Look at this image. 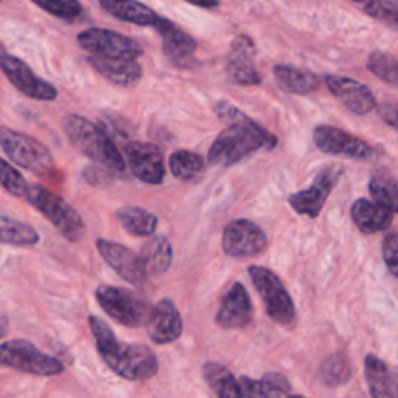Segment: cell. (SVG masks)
I'll return each mask as SVG.
<instances>
[{"label": "cell", "mask_w": 398, "mask_h": 398, "mask_svg": "<svg viewBox=\"0 0 398 398\" xmlns=\"http://www.w3.org/2000/svg\"><path fill=\"white\" fill-rule=\"evenodd\" d=\"M319 376H321L325 386L329 388L344 386L351 378L350 358L344 351H335V354L329 355L321 363Z\"/></svg>", "instance_id": "4dcf8cb0"}, {"label": "cell", "mask_w": 398, "mask_h": 398, "mask_svg": "<svg viewBox=\"0 0 398 398\" xmlns=\"http://www.w3.org/2000/svg\"><path fill=\"white\" fill-rule=\"evenodd\" d=\"M364 378L369 394L374 398H395V380L389 365L376 355H367L364 360Z\"/></svg>", "instance_id": "cb8c5ba5"}, {"label": "cell", "mask_w": 398, "mask_h": 398, "mask_svg": "<svg viewBox=\"0 0 398 398\" xmlns=\"http://www.w3.org/2000/svg\"><path fill=\"white\" fill-rule=\"evenodd\" d=\"M188 3L201 6V8H217L218 0H187Z\"/></svg>", "instance_id": "b9f144b4"}, {"label": "cell", "mask_w": 398, "mask_h": 398, "mask_svg": "<svg viewBox=\"0 0 398 398\" xmlns=\"http://www.w3.org/2000/svg\"><path fill=\"white\" fill-rule=\"evenodd\" d=\"M365 15L378 19V21L397 25L398 22V5L397 0H370L365 5Z\"/></svg>", "instance_id": "d590c367"}, {"label": "cell", "mask_w": 398, "mask_h": 398, "mask_svg": "<svg viewBox=\"0 0 398 398\" xmlns=\"http://www.w3.org/2000/svg\"><path fill=\"white\" fill-rule=\"evenodd\" d=\"M0 243L10 246H35L39 243V233L22 221L0 215Z\"/></svg>", "instance_id": "1f68e13d"}, {"label": "cell", "mask_w": 398, "mask_h": 398, "mask_svg": "<svg viewBox=\"0 0 398 398\" xmlns=\"http://www.w3.org/2000/svg\"><path fill=\"white\" fill-rule=\"evenodd\" d=\"M64 131H66L70 145L86 158L108 168L110 173L119 176L126 174L125 158L117 148L106 128L84 119L81 115L72 114L64 119Z\"/></svg>", "instance_id": "3957f363"}, {"label": "cell", "mask_w": 398, "mask_h": 398, "mask_svg": "<svg viewBox=\"0 0 398 398\" xmlns=\"http://www.w3.org/2000/svg\"><path fill=\"white\" fill-rule=\"evenodd\" d=\"M88 61L103 78L117 86H133L142 78V67L135 60L92 55L89 56Z\"/></svg>", "instance_id": "44dd1931"}, {"label": "cell", "mask_w": 398, "mask_h": 398, "mask_svg": "<svg viewBox=\"0 0 398 398\" xmlns=\"http://www.w3.org/2000/svg\"><path fill=\"white\" fill-rule=\"evenodd\" d=\"M202 376L212 392L219 398H241L237 378L223 364L208 361L202 365Z\"/></svg>", "instance_id": "83f0119b"}, {"label": "cell", "mask_w": 398, "mask_h": 398, "mask_svg": "<svg viewBox=\"0 0 398 398\" xmlns=\"http://www.w3.org/2000/svg\"><path fill=\"white\" fill-rule=\"evenodd\" d=\"M24 198H27L30 204L63 233V237H66L72 243H78L83 240L86 233V224H84L81 215L56 193L42 185L31 184L27 185Z\"/></svg>", "instance_id": "277c9868"}, {"label": "cell", "mask_w": 398, "mask_h": 398, "mask_svg": "<svg viewBox=\"0 0 398 398\" xmlns=\"http://www.w3.org/2000/svg\"><path fill=\"white\" fill-rule=\"evenodd\" d=\"M272 74L279 89L291 95H308L311 92H316L321 86L319 76L305 69L279 64L272 69Z\"/></svg>", "instance_id": "603a6c76"}, {"label": "cell", "mask_w": 398, "mask_h": 398, "mask_svg": "<svg viewBox=\"0 0 398 398\" xmlns=\"http://www.w3.org/2000/svg\"><path fill=\"white\" fill-rule=\"evenodd\" d=\"M95 299L109 317L128 329L142 327L148 316V305L133 291L119 286L100 285L95 291Z\"/></svg>", "instance_id": "ba28073f"}, {"label": "cell", "mask_w": 398, "mask_h": 398, "mask_svg": "<svg viewBox=\"0 0 398 398\" xmlns=\"http://www.w3.org/2000/svg\"><path fill=\"white\" fill-rule=\"evenodd\" d=\"M3 53H6V50H5V47H3V44L0 42V55H3Z\"/></svg>", "instance_id": "ee69618b"}, {"label": "cell", "mask_w": 398, "mask_h": 398, "mask_svg": "<svg viewBox=\"0 0 398 398\" xmlns=\"http://www.w3.org/2000/svg\"><path fill=\"white\" fill-rule=\"evenodd\" d=\"M226 72L229 81L238 86H257L262 83V76L256 67V47L251 38L238 36L233 39Z\"/></svg>", "instance_id": "ac0fdd59"}, {"label": "cell", "mask_w": 398, "mask_h": 398, "mask_svg": "<svg viewBox=\"0 0 398 398\" xmlns=\"http://www.w3.org/2000/svg\"><path fill=\"white\" fill-rule=\"evenodd\" d=\"M126 164L143 184L159 185L165 178L164 151L154 143L133 140L123 147Z\"/></svg>", "instance_id": "8fae6325"}, {"label": "cell", "mask_w": 398, "mask_h": 398, "mask_svg": "<svg viewBox=\"0 0 398 398\" xmlns=\"http://www.w3.org/2000/svg\"><path fill=\"white\" fill-rule=\"evenodd\" d=\"M168 165L176 179L182 182H192L197 181L204 173L206 160L198 153L179 149V151H174L169 156Z\"/></svg>", "instance_id": "f546056e"}, {"label": "cell", "mask_w": 398, "mask_h": 398, "mask_svg": "<svg viewBox=\"0 0 398 398\" xmlns=\"http://www.w3.org/2000/svg\"><path fill=\"white\" fill-rule=\"evenodd\" d=\"M249 277L257 292L263 300L266 315L274 324L285 329H292L296 324V305L288 290L276 272L265 266H249Z\"/></svg>", "instance_id": "5b68a950"}, {"label": "cell", "mask_w": 398, "mask_h": 398, "mask_svg": "<svg viewBox=\"0 0 398 398\" xmlns=\"http://www.w3.org/2000/svg\"><path fill=\"white\" fill-rule=\"evenodd\" d=\"M0 70L8 78L10 83L24 95L39 101H53L58 97V90L47 81L35 75L27 64L19 58L3 53L0 55Z\"/></svg>", "instance_id": "5bb4252c"}, {"label": "cell", "mask_w": 398, "mask_h": 398, "mask_svg": "<svg viewBox=\"0 0 398 398\" xmlns=\"http://www.w3.org/2000/svg\"><path fill=\"white\" fill-rule=\"evenodd\" d=\"M367 69L381 81L397 86L398 84V67L395 56L383 51H374L367 60Z\"/></svg>", "instance_id": "d6a6232c"}, {"label": "cell", "mask_w": 398, "mask_h": 398, "mask_svg": "<svg viewBox=\"0 0 398 398\" xmlns=\"http://www.w3.org/2000/svg\"><path fill=\"white\" fill-rule=\"evenodd\" d=\"M331 95L341 101L342 106L355 115H365L376 108V100L372 90L351 78L329 75L325 76Z\"/></svg>", "instance_id": "d6986e66"}, {"label": "cell", "mask_w": 398, "mask_h": 398, "mask_svg": "<svg viewBox=\"0 0 398 398\" xmlns=\"http://www.w3.org/2000/svg\"><path fill=\"white\" fill-rule=\"evenodd\" d=\"M114 173H110L108 168H104L100 165L99 167H88L83 172L84 179H86L90 185L94 187H106L109 185L110 179L114 178L113 176Z\"/></svg>", "instance_id": "f35d334b"}, {"label": "cell", "mask_w": 398, "mask_h": 398, "mask_svg": "<svg viewBox=\"0 0 398 398\" xmlns=\"http://www.w3.org/2000/svg\"><path fill=\"white\" fill-rule=\"evenodd\" d=\"M378 114L383 119V122L389 125L390 128H397V103L394 100L384 101L380 108H378Z\"/></svg>", "instance_id": "60d3db41"}, {"label": "cell", "mask_w": 398, "mask_h": 398, "mask_svg": "<svg viewBox=\"0 0 398 398\" xmlns=\"http://www.w3.org/2000/svg\"><path fill=\"white\" fill-rule=\"evenodd\" d=\"M215 113L229 126L219 133L208 149L207 159L215 167H232L260 149H274L277 137L257 125L240 109L227 101H219Z\"/></svg>", "instance_id": "6da1fadb"}, {"label": "cell", "mask_w": 398, "mask_h": 398, "mask_svg": "<svg viewBox=\"0 0 398 398\" xmlns=\"http://www.w3.org/2000/svg\"><path fill=\"white\" fill-rule=\"evenodd\" d=\"M354 2H365V0H354Z\"/></svg>", "instance_id": "f6af8a7d"}, {"label": "cell", "mask_w": 398, "mask_h": 398, "mask_svg": "<svg viewBox=\"0 0 398 398\" xmlns=\"http://www.w3.org/2000/svg\"><path fill=\"white\" fill-rule=\"evenodd\" d=\"M8 333V319L0 317V338H3Z\"/></svg>", "instance_id": "7bdbcfd3"}, {"label": "cell", "mask_w": 398, "mask_h": 398, "mask_svg": "<svg viewBox=\"0 0 398 398\" xmlns=\"http://www.w3.org/2000/svg\"><path fill=\"white\" fill-rule=\"evenodd\" d=\"M313 139L316 147L325 154L347 156L355 160H370L374 158V148L367 142L335 126H316L313 131Z\"/></svg>", "instance_id": "7c38bea8"}, {"label": "cell", "mask_w": 398, "mask_h": 398, "mask_svg": "<svg viewBox=\"0 0 398 398\" xmlns=\"http://www.w3.org/2000/svg\"><path fill=\"white\" fill-rule=\"evenodd\" d=\"M0 2H2V0H0Z\"/></svg>", "instance_id": "bcb514c9"}, {"label": "cell", "mask_w": 398, "mask_h": 398, "mask_svg": "<svg viewBox=\"0 0 398 398\" xmlns=\"http://www.w3.org/2000/svg\"><path fill=\"white\" fill-rule=\"evenodd\" d=\"M254 319V305L246 286L237 282L231 286L221 299L219 308L215 316L218 327L224 330L244 329Z\"/></svg>", "instance_id": "e0dca14e"}, {"label": "cell", "mask_w": 398, "mask_h": 398, "mask_svg": "<svg viewBox=\"0 0 398 398\" xmlns=\"http://www.w3.org/2000/svg\"><path fill=\"white\" fill-rule=\"evenodd\" d=\"M153 27L158 30V33L162 38V49H164V53L168 60L179 67L190 66L198 47L197 41L165 17L159 16Z\"/></svg>", "instance_id": "ffe728a7"}, {"label": "cell", "mask_w": 398, "mask_h": 398, "mask_svg": "<svg viewBox=\"0 0 398 398\" xmlns=\"http://www.w3.org/2000/svg\"><path fill=\"white\" fill-rule=\"evenodd\" d=\"M0 365L38 376H53L64 370L58 358L44 354L25 339H13L0 344Z\"/></svg>", "instance_id": "52a82bcc"}, {"label": "cell", "mask_w": 398, "mask_h": 398, "mask_svg": "<svg viewBox=\"0 0 398 398\" xmlns=\"http://www.w3.org/2000/svg\"><path fill=\"white\" fill-rule=\"evenodd\" d=\"M0 147L10 160L36 176H47L53 172L55 162L49 148L28 134L0 126Z\"/></svg>", "instance_id": "8992f818"}, {"label": "cell", "mask_w": 398, "mask_h": 398, "mask_svg": "<svg viewBox=\"0 0 398 398\" xmlns=\"http://www.w3.org/2000/svg\"><path fill=\"white\" fill-rule=\"evenodd\" d=\"M97 249H99L100 256L106 260V263L122 279H125L128 283L142 286L147 282L148 272L139 254H135L129 247L120 243H114V241L103 238L97 240Z\"/></svg>", "instance_id": "9a60e30c"}, {"label": "cell", "mask_w": 398, "mask_h": 398, "mask_svg": "<svg viewBox=\"0 0 398 398\" xmlns=\"http://www.w3.org/2000/svg\"><path fill=\"white\" fill-rule=\"evenodd\" d=\"M33 2L51 16L61 19H75L81 15V3L78 0H33Z\"/></svg>", "instance_id": "e575fe53"}, {"label": "cell", "mask_w": 398, "mask_h": 398, "mask_svg": "<svg viewBox=\"0 0 398 398\" xmlns=\"http://www.w3.org/2000/svg\"><path fill=\"white\" fill-rule=\"evenodd\" d=\"M99 2L101 8L109 13L110 16L120 19V21L140 25V27H149V25L153 27L159 17L149 6L135 2V0H99Z\"/></svg>", "instance_id": "d4e9b609"}, {"label": "cell", "mask_w": 398, "mask_h": 398, "mask_svg": "<svg viewBox=\"0 0 398 398\" xmlns=\"http://www.w3.org/2000/svg\"><path fill=\"white\" fill-rule=\"evenodd\" d=\"M81 47L92 55L106 58H126L137 60L142 55V47L134 39L104 28H89L78 35Z\"/></svg>", "instance_id": "4fadbf2b"}, {"label": "cell", "mask_w": 398, "mask_h": 398, "mask_svg": "<svg viewBox=\"0 0 398 398\" xmlns=\"http://www.w3.org/2000/svg\"><path fill=\"white\" fill-rule=\"evenodd\" d=\"M342 172V167L339 165H330L324 168L306 190H300L291 194L288 202L292 210L297 215H304V217L317 218L330 193L333 192V188H335L339 178H341Z\"/></svg>", "instance_id": "30bf717a"}, {"label": "cell", "mask_w": 398, "mask_h": 398, "mask_svg": "<svg viewBox=\"0 0 398 398\" xmlns=\"http://www.w3.org/2000/svg\"><path fill=\"white\" fill-rule=\"evenodd\" d=\"M0 185L10 194H13V197L24 198L28 184L24 176L10 162L0 158Z\"/></svg>", "instance_id": "836d02e7"}, {"label": "cell", "mask_w": 398, "mask_h": 398, "mask_svg": "<svg viewBox=\"0 0 398 398\" xmlns=\"http://www.w3.org/2000/svg\"><path fill=\"white\" fill-rule=\"evenodd\" d=\"M147 333L156 345H167L181 338L184 331L181 313L172 300L162 299L156 304L147 316Z\"/></svg>", "instance_id": "2e32d148"}, {"label": "cell", "mask_w": 398, "mask_h": 398, "mask_svg": "<svg viewBox=\"0 0 398 398\" xmlns=\"http://www.w3.org/2000/svg\"><path fill=\"white\" fill-rule=\"evenodd\" d=\"M260 384L263 397H286L292 394L290 381L279 372H267L260 380Z\"/></svg>", "instance_id": "8d00e7d4"}, {"label": "cell", "mask_w": 398, "mask_h": 398, "mask_svg": "<svg viewBox=\"0 0 398 398\" xmlns=\"http://www.w3.org/2000/svg\"><path fill=\"white\" fill-rule=\"evenodd\" d=\"M369 192L374 201L389 207L397 213L398 210V184L392 172L388 168H376L370 176Z\"/></svg>", "instance_id": "f1b7e54d"}, {"label": "cell", "mask_w": 398, "mask_h": 398, "mask_svg": "<svg viewBox=\"0 0 398 398\" xmlns=\"http://www.w3.org/2000/svg\"><path fill=\"white\" fill-rule=\"evenodd\" d=\"M89 325L99 355L117 375L129 381H140L149 380L158 374V356L148 345L122 342L113 329L99 316H90Z\"/></svg>", "instance_id": "7a4b0ae2"}, {"label": "cell", "mask_w": 398, "mask_h": 398, "mask_svg": "<svg viewBox=\"0 0 398 398\" xmlns=\"http://www.w3.org/2000/svg\"><path fill=\"white\" fill-rule=\"evenodd\" d=\"M238 386L241 397H263L262 384L257 380H252V378L241 376L238 380Z\"/></svg>", "instance_id": "ab89813d"}, {"label": "cell", "mask_w": 398, "mask_h": 398, "mask_svg": "<svg viewBox=\"0 0 398 398\" xmlns=\"http://www.w3.org/2000/svg\"><path fill=\"white\" fill-rule=\"evenodd\" d=\"M148 274L160 276L168 271L173 262V246L167 237L162 235H149L148 241L142 246L139 254Z\"/></svg>", "instance_id": "484cf974"}, {"label": "cell", "mask_w": 398, "mask_h": 398, "mask_svg": "<svg viewBox=\"0 0 398 398\" xmlns=\"http://www.w3.org/2000/svg\"><path fill=\"white\" fill-rule=\"evenodd\" d=\"M115 217L120 221L123 229H125L129 235H134V237L148 238L149 235H153L158 231L159 224L158 217L142 207L135 206L120 207L119 210H117Z\"/></svg>", "instance_id": "4316f807"}, {"label": "cell", "mask_w": 398, "mask_h": 398, "mask_svg": "<svg viewBox=\"0 0 398 398\" xmlns=\"http://www.w3.org/2000/svg\"><path fill=\"white\" fill-rule=\"evenodd\" d=\"M395 213L389 207L376 201L360 198L351 206V219L355 226L365 235L386 231L394 221Z\"/></svg>", "instance_id": "7402d4cb"}, {"label": "cell", "mask_w": 398, "mask_h": 398, "mask_svg": "<svg viewBox=\"0 0 398 398\" xmlns=\"http://www.w3.org/2000/svg\"><path fill=\"white\" fill-rule=\"evenodd\" d=\"M270 240L258 224L249 219H233L224 227L221 247L232 258H254L267 249Z\"/></svg>", "instance_id": "9c48e42d"}, {"label": "cell", "mask_w": 398, "mask_h": 398, "mask_svg": "<svg viewBox=\"0 0 398 398\" xmlns=\"http://www.w3.org/2000/svg\"><path fill=\"white\" fill-rule=\"evenodd\" d=\"M383 258L389 272L398 276V237L397 232H390L383 240Z\"/></svg>", "instance_id": "74e56055"}]
</instances>
